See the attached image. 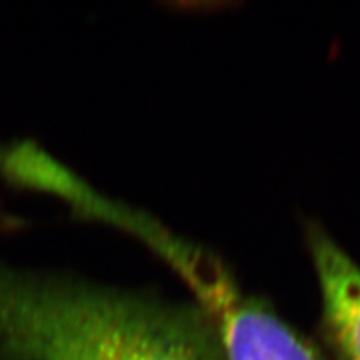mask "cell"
<instances>
[{
	"mask_svg": "<svg viewBox=\"0 0 360 360\" xmlns=\"http://www.w3.org/2000/svg\"><path fill=\"white\" fill-rule=\"evenodd\" d=\"M0 360H225L197 303L0 263Z\"/></svg>",
	"mask_w": 360,
	"mask_h": 360,
	"instance_id": "cell-1",
	"label": "cell"
},
{
	"mask_svg": "<svg viewBox=\"0 0 360 360\" xmlns=\"http://www.w3.org/2000/svg\"><path fill=\"white\" fill-rule=\"evenodd\" d=\"M129 234L162 258L193 291L215 326L225 360H321L263 300L243 292L229 267L205 246L180 238L149 213L134 218Z\"/></svg>",
	"mask_w": 360,
	"mask_h": 360,
	"instance_id": "cell-2",
	"label": "cell"
},
{
	"mask_svg": "<svg viewBox=\"0 0 360 360\" xmlns=\"http://www.w3.org/2000/svg\"><path fill=\"white\" fill-rule=\"evenodd\" d=\"M326 340L340 360H360V266L319 225L307 231Z\"/></svg>",
	"mask_w": 360,
	"mask_h": 360,
	"instance_id": "cell-3",
	"label": "cell"
},
{
	"mask_svg": "<svg viewBox=\"0 0 360 360\" xmlns=\"http://www.w3.org/2000/svg\"><path fill=\"white\" fill-rule=\"evenodd\" d=\"M20 224L21 222L17 221V218L11 215V213L6 210L2 195H0V242L4 240L6 234H9L14 229H17Z\"/></svg>",
	"mask_w": 360,
	"mask_h": 360,
	"instance_id": "cell-4",
	"label": "cell"
}]
</instances>
